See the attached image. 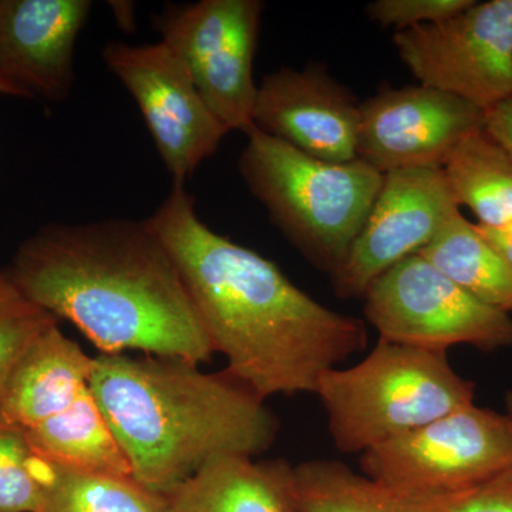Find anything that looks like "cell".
Here are the masks:
<instances>
[{"instance_id":"obj_15","label":"cell","mask_w":512,"mask_h":512,"mask_svg":"<svg viewBox=\"0 0 512 512\" xmlns=\"http://www.w3.org/2000/svg\"><path fill=\"white\" fill-rule=\"evenodd\" d=\"M93 357L67 338L59 323L20 359L0 393V416L25 431L74 409L92 392Z\"/></svg>"},{"instance_id":"obj_16","label":"cell","mask_w":512,"mask_h":512,"mask_svg":"<svg viewBox=\"0 0 512 512\" xmlns=\"http://www.w3.org/2000/svg\"><path fill=\"white\" fill-rule=\"evenodd\" d=\"M292 474L286 461L221 456L165 497L170 512H299Z\"/></svg>"},{"instance_id":"obj_26","label":"cell","mask_w":512,"mask_h":512,"mask_svg":"<svg viewBox=\"0 0 512 512\" xmlns=\"http://www.w3.org/2000/svg\"><path fill=\"white\" fill-rule=\"evenodd\" d=\"M476 228L481 237L512 266V222L497 228L476 224Z\"/></svg>"},{"instance_id":"obj_9","label":"cell","mask_w":512,"mask_h":512,"mask_svg":"<svg viewBox=\"0 0 512 512\" xmlns=\"http://www.w3.org/2000/svg\"><path fill=\"white\" fill-rule=\"evenodd\" d=\"M393 43L423 86L483 111L512 93V0H473L451 18L394 33Z\"/></svg>"},{"instance_id":"obj_27","label":"cell","mask_w":512,"mask_h":512,"mask_svg":"<svg viewBox=\"0 0 512 512\" xmlns=\"http://www.w3.org/2000/svg\"><path fill=\"white\" fill-rule=\"evenodd\" d=\"M0 96L19 97V94L15 89H13V87H10L5 80L0 79Z\"/></svg>"},{"instance_id":"obj_18","label":"cell","mask_w":512,"mask_h":512,"mask_svg":"<svg viewBox=\"0 0 512 512\" xmlns=\"http://www.w3.org/2000/svg\"><path fill=\"white\" fill-rule=\"evenodd\" d=\"M417 255L478 301L498 311L512 312V266L460 210L444 222L433 241Z\"/></svg>"},{"instance_id":"obj_12","label":"cell","mask_w":512,"mask_h":512,"mask_svg":"<svg viewBox=\"0 0 512 512\" xmlns=\"http://www.w3.org/2000/svg\"><path fill=\"white\" fill-rule=\"evenodd\" d=\"M484 111L433 87L384 90L362 104L357 158L379 173L441 168Z\"/></svg>"},{"instance_id":"obj_8","label":"cell","mask_w":512,"mask_h":512,"mask_svg":"<svg viewBox=\"0 0 512 512\" xmlns=\"http://www.w3.org/2000/svg\"><path fill=\"white\" fill-rule=\"evenodd\" d=\"M262 12L259 0H201L167 3L153 18L161 42L183 60L208 109L228 133L254 127V57Z\"/></svg>"},{"instance_id":"obj_20","label":"cell","mask_w":512,"mask_h":512,"mask_svg":"<svg viewBox=\"0 0 512 512\" xmlns=\"http://www.w3.org/2000/svg\"><path fill=\"white\" fill-rule=\"evenodd\" d=\"M292 487L299 512H407L383 485L336 460L293 467Z\"/></svg>"},{"instance_id":"obj_11","label":"cell","mask_w":512,"mask_h":512,"mask_svg":"<svg viewBox=\"0 0 512 512\" xmlns=\"http://www.w3.org/2000/svg\"><path fill=\"white\" fill-rule=\"evenodd\" d=\"M460 210L441 168L384 174L348 259L330 275L339 298H363L394 265L417 255Z\"/></svg>"},{"instance_id":"obj_7","label":"cell","mask_w":512,"mask_h":512,"mask_svg":"<svg viewBox=\"0 0 512 512\" xmlns=\"http://www.w3.org/2000/svg\"><path fill=\"white\" fill-rule=\"evenodd\" d=\"M363 299L366 318L384 342L434 352L456 345L485 352L512 346L510 313L478 301L420 255L394 265Z\"/></svg>"},{"instance_id":"obj_22","label":"cell","mask_w":512,"mask_h":512,"mask_svg":"<svg viewBox=\"0 0 512 512\" xmlns=\"http://www.w3.org/2000/svg\"><path fill=\"white\" fill-rule=\"evenodd\" d=\"M59 319L15 289L0 295V393L20 359Z\"/></svg>"},{"instance_id":"obj_10","label":"cell","mask_w":512,"mask_h":512,"mask_svg":"<svg viewBox=\"0 0 512 512\" xmlns=\"http://www.w3.org/2000/svg\"><path fill=\"white\" fill-rule=\"evenodd\" d=\"M101 55L136 101L173 184H185L228 130L208 109L183 60L161 40L110 42Z\"/></svg>"},{"instance_id":"obj_29","label":"cell","mask_w":512,"mask_h":512,"mask_svg":"<svg viewBox=\"0 0 512 512\" xmlns=\"http://www.w3.org/2000/svg\"><path fill=\"white\" fill-rule=\"evenodd\" d=\"M505 406H507V416L510 417V420L512 421V392L507 394V397H505Z\"/></svg>"},{"instance_id":"obj_2","label":"cell","mask_w":512,"mask_h":512,"mask_svg":"<svg viewBox=\"0 0 512 512\" xmlns=\"http://www.w3.org/2000/svg\"><path fill=\"white\" fill-rule=\"evenodd\" d=\"M3 269L20 296L69 320L101 355L138 350L200 366L215 352L180 269L147 220L52 222Z\"/></svg>"},{"instance_id":"obj_23","label":"cell","mask_w":512,"mask_h":512,"mask_svg":"<svg viewBox=\"0 0 512 512\" xmlns=\"http://www.w3.org/2000/svg\"><path fill=\"white\" fill-rule=\"evenodd\" d=\"M399 500L407 512H512V468L454 493Z\"/></svg>"},{"instance_id":"obj_5","label":"cell","mask_w":512,"mask_h":512,"mask_svg":"<svg viewBox=\"0 0 512 512\" xmlns=\"http://www.w3.org/2000/svg\"><path fill=\"white\" fill-rule=\"evenodd\" d=\"M316 396L338 450L362 454L474 404V383L447 352L379 343L357 365L320 376Z\"/></svg>"},{"instance_id":"obj_28","label":"cell","mask_w":512,"mask_h":512,"mask_svg":"<svg viewBox=\"0 0 512 512\" xmlns=\"http://www.w3.org/2000/svg\"><path fill=\"white\" fill-rule=\"evenodd\" d=\"M10 289H12V286H10L8 278H6L5 269L0 268V295L10 291Z\"/></svg>"},{"instance_id":"obj_14","label":"cell","mask_w":512,"mask_h":512,"mask_svg":"<svg viewBox=\"0 0 512 512\" xmlns=\"http://www.w3.org/2000/svg\"><path fill=\"white\" fill-rule=\"evenodd\" d=\"M92 8L90 0H0V79L20 99L66 100Z\"/></svg>"},{"instance_id":"obj_3","label":"cell","mask_w":512,"mask_h":512,"mask_svg":"<svg viewBox=\"0 0 512 512\" xmlns=\"http://www.w3.org/2000/svg\"><path fill=\"white\" fill-rule=\"evenodd\" d=\"M90 387L131 476L163 495L212 458L264 453L279 430L247 386L177 357H93Z\"/></svg>"},{"instance_id":"obj_6","label":"cell","mask_w":512,"mask_h":512,"mask_svg":"<svg viewBox=\"0 0 512 512\" xmlns=\"http://www.w3.org/2000/svg\"><path fill=\"white\" fill-rule=\"evenodd\" d=\"M360 468L402 500L454 493L512 468V421L471 404L370 448Z\"/></svg>"},{"instance_id":"obj_17","label":"cell","mask_w":512,"mask_h":512,"mask_svg":"<svg viewBox=\"0 0 512 512\" xmlns=\"http://www.w3.org/2000/svg\"><path fill=\"white\" fill-rule=\"evenodd\" d=\"M458 207L477 224L497 228L512 222V156L485 128L464 137L441 167Z\"/></svg>"},{"instance_id":"obj_21","label":"cell","mask_w":512,"mask_h":512,"mask_svg":"<svg viewBox=\"0 0 512 512\" xmlns=\"http://www.w3.org/2000/svg\"><path fill=\"white\" fill-rule=\"evenodd\" d=\"M45 477V457L26 431L0 416V512L39 511Z\"/></svg>"},{"instance_id":"obj_24","label":"cell","mask_w":512,"mask_h":512,"mask_svg":"<svg viewBox=\"0 0 512 512\" xmlns=\"http://www.w3.org/2000/svg\"><path fill=\"white\" fill-rule=\"evenodd\" d=\"M473 0H376L367 16L383 28L396 32L441 22L468 8Z\"/></svg>"},{"instance_id":"obj_1","label":"cell","mask_w":512,"mask_h":512,"mask_svg":"<svg viewBox=\"0 0 512 512\" xmlns=\"http://www.w3.org/2000/svg\"><path fill=\"white\" fill-rule=\"evenodd\" d=\"M148 224L173 256L225 372L261 399L315 394L320 376L367 345L365 323L326 308L269 259L212 231L185 184Z\"/></svg>"},{"instance_id":"obj_25","label":"cell","mask_w":512,"mask_h":512,"mask_svg":"<svg viewBox=\"0 0 512 512\" xmlns=\"http://www.w3.org/2000/svg\"><path fill=\"white\" fill-rule=\"evenodd\" d=\"M484 128L512 156V93L484 111Z\"/></svg>"},{"instance_id":"obj_4","label":"cell","mask_w":512,"mask_h":512,"mask_svg":"<svg viewBox=\"0 0 512 512\" xmlns=\"http://www.w3.org/2000/svg\"><path fill=\"white\" fill-rule=\"evenodd\" d=\"M238 170L275 227L320 271L345 264L384 175L365 161L329 163L252 127Z\"/></svg>"},{"instance_id":"obj_13","label":"cell","mask_w":512,"mask_h":512,"mask_svg":"<svg viewBox=\"0 0 512 512\" xmlns=\"http://www.w3.org/2000/svg\"><path fill=\"white\" fill-rule=\"evenodd\" d=\"M362 104L325 67H282L258 86L254 127L329 163L357 160Z\"/></svg>"},{"instance_id":"obj_19","label":"cell","mask_w":512,"mask_h":512,"mask_svg":"<svg viewBox=\"0 0 512 512\" xmlns=\"http://www.w3.org/2000/svg\"><path fill=\"white\" fill-rule=\"evenodd\" d=\"M45 460V494L37 512H170L167 497L136 478Z\"/></svg>"}]
</instances>
